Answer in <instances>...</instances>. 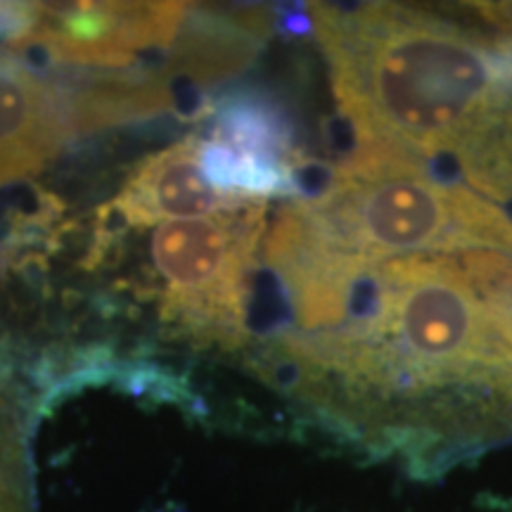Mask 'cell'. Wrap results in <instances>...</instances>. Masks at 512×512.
Listing matches in <instances>:
<instances>
[{"label":"cell","instance_id":"6da1fadb","mask_svg":"<svg viewBox=\"0 0 512 512\" xmlns=\"http://www.w3.org/2000/svg\"><path fill=\"white\" fill-rule=\"evenodd\" d=\"M283 347L330 430L413 475L512 439V256L498 249L368 266Z\"/></svg>","mask_w":512,"mask_h":512},{"label":"cell","instance_id":"8992f818","mask_svg":"<svg viewBox=\"0 0 512 512\" xmlns=\"http://www.w3.org/2000/svg\"><path fill=\"white\" fill-rule=\"evenodd\" d=\"M57 110L48 88L0 57V178L34 169L57 140Z\"/></svg>","mask_w":512,"mask_h":512},{"label":"cell","instance_id":"277c9868","mask_svg":"<svg viewBox=\"0 0 512 512\" xmlns=\"http://www.w3.org/2000/svg\"><path fill=\"white\" fill-rule=\"evenodd\" d=\"M266 202L188 221H164L152 240L157 275L178 313L209 342L235 347L245 337L249 278L266 226Z\"/></svg>","mask_w":512,"mask_h":512},{"label":"cell","instance_id":"3957f363","mask_svg":"<svg viewBox=\"0 0 512 512\" xmlns=\"http://www.w3.org/2000/svg\"><path fill=\"white\" fill-rule=\"evenodd\" d=\"M458 249L512 256L510 211L418 159L358 147L316 197L283 211L268 252L302 316L368 266Z\"/></svg>","mask_w":512,"mask_h":512},{"label":"cell","instance_id":"5b68a950","mask_svg":"<svg viewBox=\"0 0 512 512\" xmlns=\"http://www.w3.org/2000/svg\"><path fill=\"white\" fill-rule=\"evenodd\" d=\"M256 197L223 192L211 181L197 138L171 147L152 159L128 185L121 200L133 221H188L242 207Z\"/></svg>","mask_w":512,"mask_h":512},{"label":"cell","instance_id":"7a4b0ae2","mask_svg":"<svg viewBox=\"0 0 512 512\" xmlns=\"http://www.w3.org/2000/svg\"><path fill=\"white\" fill-rule=\"evenodd\" d=\"M482 15V10H477ZM339 112L358 147L475 162L512 100V34L396 3L313 5Z\"/></svg>","mask_w":512,"mask_h":512}]
</instances>
